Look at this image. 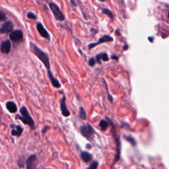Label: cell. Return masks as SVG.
I'll list each match as a JSON object with an SVG mask.
<instances>
[{"instance_id": "cell-1", "label": "cell", "mask_w": 169, "mask_h": 169, "mask_svg": "<svg viewBox=\"0 0 169 169\" xmlns=\"http://www.w3.org/2000/svg\"><path fill=\"white\" fill-rule=\"evenodd\" d=\"M30 48H31V52L42 62V64L48 69V70H50V64L49 57H48V54L44 52H43V51H42L40 48H38L32 42L30 43Z\"/></svg>"}, {"instance_id": "cell-2", "label": "cell", "mask_w": 169, "mask_h": 169, "mask_svg": "<svg viewBox=\"0 0 169 169\" xmlns=\"http://www.w3.org/2000/svg\"><path fill=\"white\" fill-rule=\"evenodd\" d=\"M21 115L16 116V119L21 120L23 123L29 126L31 129H35V124H34V120L29 114V111L27 110V108L25 106H23L20 109Z\"/></svg>"}, {"instance_id": "cell-3", "label": "cell", "mask_w": 169, "mask_h": 169, "mask_svg": "<svg viewBox=\"0 0 169 169\" xmlns=\"http://www.w3.org/2000/svg\"><path fill=\"white\" fill-rule=\"evenodd\" d=\"M49 7L52 13L54 14L55 19L57 21H63L65 19V16L63 13L62 12V11L60 10L59 7L54 3H50L49 4Z\"/></svg>"}, {"instance_id": "cell-4", "label": "cell", "mask_w": 169, "mask_h": 169, "mask_svg": "<svg viewBox=\"0 0 169 169\" xmlns=\"http://www.w3.org/2000/svg\"><path fill=\"white\" fill-rule=\"evenodd\" d=\"M81 133L82 134L83 137L89 139L94 133V130L92 127L89 124H85L82 126L80 128Z\"/></svg>"}, {"instance_id": "cell-5", "label": "cell", "mask_w": 169, "mask_h": 169, "mask_svg": "<svg viewBox=\"0 0 169 169\" xmlns=\"http://www.w3.org/2000/svg\"><path fill=\"white\" fill-rule=\"evenodd\" d=\"M27 169H37V158L36 155H30L26 161Z\"/></svg>"}, {"instance_id": "cell-6", "label": "cell", "mask_w": 169, "mask_h": 169, "mask_svg": "<svg viewBox=\"0 0 169 169\" xmlns=\"http://www.w3.org/2000/svg\"><path fill=\"white\" fill-rule=\"evenodd\" d=\"M10 39L14 42H17L21 40L23 37V33L22 31L21 30H15V31H12L10 33Z\"/></svg>"}, {"instance_id": "cell-7", "label": "cell", "mask_w": 169, "mask_h": 169, "mask_svg": "<svg viewBox=\"0 0 169 169\" xmlns=\"http://www.w3.org/2000/svg\"><path fill=\"white\" fill-rule=\"evenodd\" d=\"M13 31V24L11 21H6L5 22L1 27L0 28V32L1 33L8 34L11 33Z\"/></svg>"}, {"instance_id": "cell-8", "label": "cell", "mask_w": 169, "mask_h": 169, "mask_svg": "<svg viewBox=\"0 0 169 169\" xmlns=\"http://www.w3.org/2000/svg\"><path fill=\"white\" fill-rule=\"evenodd\" d=\"M60 109L62 111V114L65 117H68L70 116V112L68 110V106L66 105V97L63 96L62 99L60 100Z\"/></svg>"}, {"instance_id": "cell-9", "label": "cell", "mask_w": 169, "mask_h": 169, "mask_svg": "<svg viewBox=\"0 0 169 169\" xmlns=\"http://www.w3.org/2000/svg\"><path fill=\"white\" fill-rule=\"evenodd\" d=\"M112 40H113V38H112V37H110V36H108V35H104L103 37H101V38L99 39L98 42H96L95 43L90 44H89V46H88V47H89V49H92V48H94L97 45H99V44H103L104 42H110Z\"/></svg>"}, {"instance_id": "cell-10", "label": "cell", "mask_w": 169, "mask_h": 169, "mask_svg": "<svg viewBox=\"0 0 169 169\" xmlns=\"http://www.w3.org/2000/svg\"><path fill=\"white\" fill-rule=\"evenodd\" d=\"M36 29L37 31L39 32V34H40V36L42 37V38L45 39H48V40H50V34L48 33V31L45 29V28L44 27L42 24L40 23H37L36 25Z\"/></svg>"}, {"instance_id": "cell-11", "label": "cell", "mask_w": 169, "mask_h": 169, "mask_svg": "<svg viewBox=\"0 0 169 169\" xmlns=\"http://www.w3.org/2000/svg\"><path fill=\"white\" fill-rule=\"evenodd\" d=\"M11 48V44L10 41L9 40H6L3 41V42L1 43V47H0V50H1V52L5 54H8L9 53Z\"/></svg>"}, {"instance_id": "cell-12", "label": "cell", "mask_w": 169, "mask_h": 169, "mask_svg": "<svg viewBox=\"0 0 169 169\" xmlns=\"http://www.w3.org/2000/svg\"><path fill=\"white\" fill-rule=\"evenodd\" d=\"M48 76L49 77L50 82L52 83V86L55 88H60L61 87V84H60L59 81L56 78L54 77V76L53 75L52 73L51 72L50 70L48 71Z\"/></svg>"}, {"instance_id": "cell-13", "label": "cell", "mask_w": 169, "mask_h": 169, "mask_svg": "<svg viewBox=\"0 0 169 169\" xmlns=\"http://www.w3.org/2000/svg\"><path fill=\"white\" fill-rule=\"evenodd\" d=\"M6 108L9 112L14 114L17 112V106L13 101H8L6 103Z\"/></svg>"}, {"instance_id": "cell-14", "label": "cell", "mask_w": 169, "mask_h": 169, "mask_svg": "<svg viewBox=\"0 0 169 169\" xmlns=\"http://www.w3.org/2000/svg\"><path fill=\"white\" fill-rule=\"evenodd\" d=\"M15 128H13L11 130V135L13 136H17V137H20L23 131V129L22 127L20 126H15V125H13Z\"/></svg>"}, {"instance_id": "cell-15", "label": "cell", "mask_w": 169, "mask_h": 169, "mask_svg": "<svg viewBox=\"0 0 169 169\" xmlns=\"http://www.w3.org/2000/svg\"><path fill=\"white\" fill-rule=\"evenodd\" d=\"M81 159L85 162V163H89V162L91 161L92 159L91 155L87 151L81 152Z\"/></svg>"}, {"instance_id": "cell-16", "label": "cell", "mask_w": 169, "mask_h": 169, "mask_svg": "<svg viewBox=\"0 0 169 169\" xmlns=\"http://www.w3.org/2000/svg\"><path fill=\"white\" fill-rule=\"evenodd\" d=\"M101 60H103V61L107 62L109 60V57H108L107 54L106 53H101L98 55H96V61L98 62V63H101Z\"/></svg>"}, {"instance_id": "cell-17", "label": "cell", "mask_w": 169, "mask_h": 169, "mask_svg": "<svg viewBox=\"0 0 169 169\" xmlns=\"http://www.w3.org/2000/svg\"><path fill=\"white\" fill-rule=\"evenodd\" d=\"M79 116L81 119L82 120H86L87 119V114L86 112L83 107H80L79 108Z\"/></svg>"}, {"instance_id": "cell-18", "label": "cell", "mask_w": 169, "mask_h": 169, "mask_svg": "<svg viewBox=\"0 0 169 169\" xmlns=\"http://www.w3.org/2000/svg\"><path fill=\"white\" fill-rule=\"evenodd\" d=\"M99 126H100V127L103 130H105V129L108 128V123L106 121H105V120H103L100 122V124H99Z\"/></svg>"}, {"instance_id": "cell-19", "label": "cell", "mask_w": 169, "mask_h": 169, "mask_svg": "<svg viewBox=\"0 0 169 169\" xmlns=\"http://www.w3.org/2000/svg\"><path fill=\"white\" fill-rule=\"evenodd\" d=\"M103 13L104 14H106V15H107V16H108V17H109L110 18H113V14L109 10V9H103Z\"/></svg>"}, {"instance_id": "cell-20", "label": "cell", "mask_w": 169, "mask_h": 169, "mask_svg": "<svg viewBox=\"0 0 169 169\" xmlns=\"http://www.w3.org/2000/svg\"><path fill=\"white\" fill-rule=\"evenodd\" d=\"M99 165V163L97 161H94L92 162V163L91 164V165L89 166V167L87 168V169H96L97 166Z\"/></svg>"}, {"instance_id": "cell-21", "label": "cell", "mask_w": 169, "mask_h": 169, "mask_svg": "<svg viewBox=\"0 0 169 169\" xmlns=\"http://www.w3.org/2000/svg\"><path fill=\"white\" fill-rule=\"evenodd\" d=\"M7 20V17L3 11H0V21H5Z\"/></svg>"}, {"instance_id": "cell-22", "label": "cell", "mask_w": 169, "mask_h": 169, "mask_svg": "<svg viewBox=\"0 0 169 169\" xmlns=\"http://www.w3.org/2000/svg\"><path fill=\"white\" fill-rule=\"evenodd\" d=\"M27 17L29 18H31V19H36V16L34 13H32V12H29L27 13Z\"/></svg>"}, {"instance_id": "cell-23", "label": "cell", "mask_w": 169, "mask_h": 169, "mask_svg": "<svg viewBox=\"0 0 169 169\" xmlns=\"http://www.w3.org/2000/svg\"><path fill=\"white\" fill-rule=\"evenodd\" d=\"M88 64H89V65L90 66H94V65H95L96 64V60H94V57H91V58L89 59V62H88Z\"/></svg>"}, {"instance_id": "cell-24", "label": "cell", "mask_w": 169, "mask_h": 169, "mask_svg": "<svg viewBox=\"0 0 169 169\" xmlns=\"http://www.w3.org/2000/svg\"><path fill=\"white\" fill-rule=\"evenodd\" d=\"M48 128V126H46L45 128L43 129V130H42V133H44L46 132V128Z\"/></svg>"}, {"instance_id": "cell-25", "label": "cell", "mask_w": 169, "mask_h": 169, "mask_svg": "<svg viewBox=\"0 0 169 169\" xmlns=\"http://www.w3.org/2000/svg\"><path fill=\"white\" fill-rule=\"evenodd\" d=\"M112 58L115 59V60H117V59H118V57H116V56H112Z\"/></svg>"}, {"instance_id": "cell-26", "label": "cell", "mask_w": 169, "mask_h": 169, "mask_svg": "<svg viewBox=\"0 0 169 169\" xmlns=\"http://www.w3.org/2000/svg\"><path fill=\"white\" fill-rule=\"evenodd\" d=\"M99 1H106V0H99Z\"/></svg>"}, {"instance_id": "cell-27", "label": "cell", "mask_w": 169, "mask_h": 169, "mask_svg": "<svg viewBox=\"0 0 169 169\" xmlns=\"http://www.w3.org/2000/svg\"><path fill=\"white\" fill-rule=\"evenodd\" d=\"M168 18H169V13H168Z\"/></svg>"}]
</instances>
